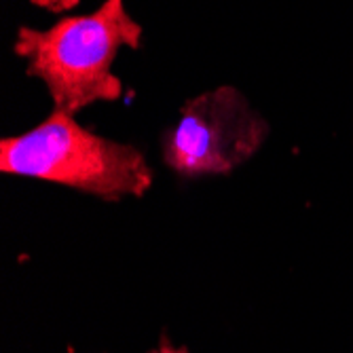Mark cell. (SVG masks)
I'll use <instances>...</instances> for the list:
<instances>
[{"label":"cell","mask_w":353,"mask_h":353,"mask_svg":"<svg viewBox=\"0 0 353 353\" xmlns=\"http://www.w3.org/2000/svg\"><path fill=\"white\" fill-rule=\"evenodd\" d=\"M140 43L142 26L125 0H106L89 15L63 17L45 30L21 26L13 51L26 61V74L47 87L53 110L74 117L93 104L121 100L114 59L121 49H138Z\"/></svg>","instance_id":"6da1fadb"},{"label":"cell","mask_w":353,"mask_h":353,"mask_svg":"<svg viewBox=\"0 0 353 353\" xmlns=\"http://www.w3.org/2000/svg\"><path fill=\"white\" fill-rule=\"evenodd\" d=\"M0 172L70 186L106 201L142 197L152 186V168L134 144L95 134L61 110L0 142Z\"/></svg>","instance_id":"7a4b0ae2"},{"label":"cell","mask_w":353,"mask_h":353,"mask_svg":"<svg viewBox=\"0 0 353 353\" xmlns=\"http://www.w3.org/2000/svg\"><path fill=\"white\" fill-rule=\"evenodd\" d=\"M269 136L267 119L231 85L203 91L182 104L163 134L165 165L184 178L227 176L248 163Z\"/></svg>","instance_id":"3957f363"},{"label":"cell","mask_w":353,"mask_h":353,"mask_svg":"<svg viewBox=\"0 0 353 353\" xmlns=\"http://www.w3.org/2000/svg\"><path fill=\"white\" fill-rule=\"evenodd\" d=\"M30 3L34 7H39V9L51 11V13H63V11L74 9L81 0H30Z\"/></svg>","instance_id":"277c9868"},{"label":"cell","mask_w":353,"mask_h":353,"mask_svg":"<svg viewBox=\"0 0 353 353\" xmlns=\"http://www.w3.org/2000/svg\"><path fill=\"white\" fill-rule=\"evenodd\" d=\"M150 353H188V349L174 345L168 336H161V341H159V345Z\"/></svg>","instance_id":"5b68a950"}]
</instances>
